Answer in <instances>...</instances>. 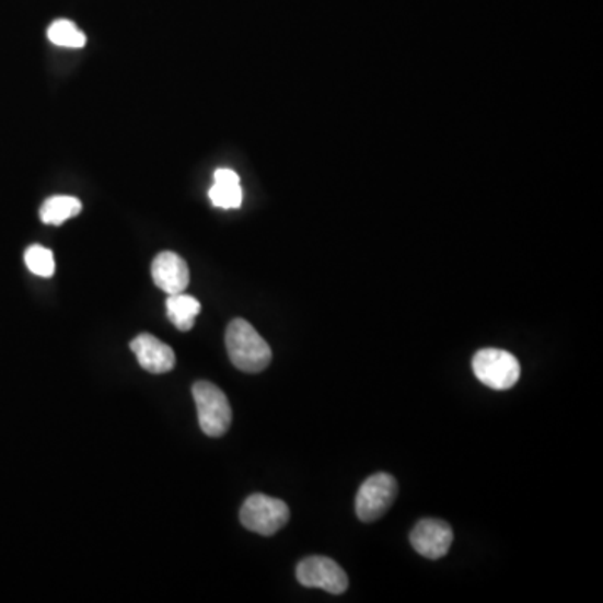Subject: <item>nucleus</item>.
Listing matches in <instances>:
<instances>
[{"label":"nucleus","instance_id":"1","mask_svg":"<svg viewBox=\"0 0 603 603\" xmlns=\"http://www.w3.org/2000/svg\"><path fill=\"white\" fill-rule=\"evenodd\" d=\"M230 361L242 372L257 374L271 362V349L251 322L235 318L230 322L225 334Z\"/></svg>","mask_w":603,"mask_h":603},{"label":"nucleus","instance_id":"2","mask_svg":"<svg viewBox=\"0 0 603 603\" xmlns=\"http://www.w3.org/2000/svg\"><path fill=\"white\" fill-rule=\"evenodd\" d=\"M195 404L201 431L210 438H220L232 426L233 413L225 393L208 381L195 382Z\"/></svg>","mask_w":603,"mask_h":603},{"label":"nucleus","instance_id":"3","mask_svg":"<svg viewBox=\"0 0 603 603\" xmlns=\"http://www.w3.org/2000/svg\"><path fill=\"white\" fill-rule=\"evenodd\" d=\"M289 507L267 495H252L240 510L242 525L262 536L276 535L289 523Z\"/></svg>","mask_w":603,"mask_h":603},{"label":"nucleus","instance_id":"4","mask_svg":"<svg viewBox=\"0 0 603 603\" xmlns=\"http://www.w3.org/2000/svg\"><path fill=\"white\" fill-rule=\"evenodd\" d=\"M473 372L485 386L495 391H507L517 384L522 368L508 350L482 349L473 358Z\"/></svg>","mask_w":603,"mask_h":603},{"label":"nucleus","instance_id":"5","mask_svg":"<svg viewBox=\"0 0 603 603\" xmlns=\"http://www.w3.org/2000/svg\"><path fill=\"white\" fill-rule=\"evenodd\" d=\"M397 497V482L387 473L369 476L362 483L356 498V513L364 523H372L384 517Z\"/></svg>","mask_w":603,"mask_h":603},{"label":"nucleus","instance_id":"6","mask_svg":"<svg viewBox=\"0 0 603 603\" xmlns=\"http://www.w3.org/2000/svg\"><path fill=\"white\" fill-rule=\"evenodd\" d=\"M297 580L308 589H322L343 595L349 589L346 571L327 557H309L297 567Z\"/></svg>","mask_w":603,"mask_h":603},{"label":"nucleus","instance_id":"7","mask_svg":"<svg viewBox=\"0 0 603 603\" xmlns=\"http://www.w3.org/2000/svg\"><path fill=\"white\" fill-rule=\"evenodd\" d=\"M453 530L443 520L426 518L410 532V545L422 557L440 560L450 552Z\"/></svg>","mask_w":603,"mask_h":603},{"label":"nucleus","instance_id":"8","mask_svg":"<svg viewBox=\"0 0 603 603\" xmlns=\"http://www.w3.org/2000/svg\"><path fill=\"white\" fill-rule=\"evenodd\" d=\"M151 276L158 289L175 295L185 292L189 283V270L186 262L173 252H163L158 255L151 265Z\"/></svg>","mask_w":603,"mask_h":603},{"label":"nucleus","instance_id":"9","mask_svg":"<svg viewBox=\"0 0 603 603\" xmlns=\"http://www.w3.org/2000/svg\"><path fill=\"white\" fill-rule=\"evenodd\" d=\"M131 350L144 371L151 374H164L175 368V352L172 347L161 343L151 334H141L132 339Z\"/></svg>","mask_w":603,"mask_h":603},{"label":"nucleus","instance_id":"10","mask_svg":"<svg viewBox=\"0 0 603 603\" xmlns=\"http://www.w3.org/2000/svg\"><path fill=\"white\" fill-rule=\"evenodd\" d=\"M210 200L223 210L242 207L243 194L240 178L233 170L220 169L214 172V185L210 188Z\"/></svg>","mask_w":603,"mask_h":603},{"label":"nucleus","instance_id":"11","mask_svg":"<svg viewBox=\"0 0 603 603\" xmlns=\"http://www.w3.org/2000/svg\"><path fill=\"white\" fill-rule=\"evenodd\" d=\"M166 311L169 318L178 331H192L195 325V318L200 314L201 305L195 297L185 295V293H175L166 300Z\"/></svg>","mask_w":603,"mask_h":603},{"label":"nucleus","instance_id":"12","mask_svg":"<svg viewBox=\"0 0 603 603\" xmlns=\"http://www.w3.org/2000/svg\"><path fill=\"white\" fill-rule=\"evenodd\" d=\"M82 205L74 197H53L40 207V220L46 225H62L69 218L81 213Z\"/></svg>","mask_w":603,"mask_h":603},{"label":"nucleus","instance_id":"13","mask_svg":"<svg viewBox=\"0 0 603 603\" xmlns=\"http://www.w3.org/2000/svg\"><path fill=\"white\" fill-rule=\"evenodd\" d=\"M47 37L56 46L71 47V49H81V47L86 46L84 33L79 31L78 25L68 21V19H59V21L53 22L49 30H47Z\"/></svg>","mask_w":603,"mask_h":603},{"label":"nucleus","instance_id":"14","mask_svg":"<svg viewBox=\"0 0 603 603\" xmlns=\"http://www.w3.org/2000/svg\"><path fill=\"white\" fill-rule=\"evenodd\" d=\"M24 262L33 271L34 276L44 277V279H49L54 276V270H56V262H54V254L43 245H33L25 251Z\"/></svg>","mask_w":603,"mask_h":603}]
</instances>
